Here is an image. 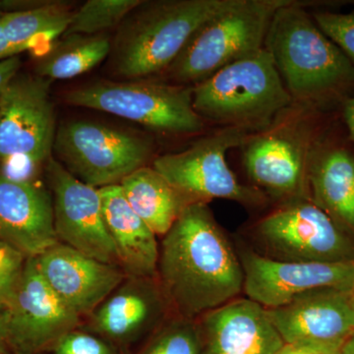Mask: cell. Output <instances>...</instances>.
Listing matches in <instances>:
<instances>
[{
    "mask_svg": "<svg viewBox=\"0 0 354 354\" xmlns=\"http://www.w3.org/2000/svg\"><path fill=\"white\" fill-rule=\"evenodd\" d=\"M157 279L171 312L188 320H197L243 291L239 254L207 203L188 205L164 235Z\"/></svg>",
    "mask_w": 354,
    "mask_h": 354,
    "instance_id": "1",
    "label": "cell"
},
{
    "mask_svg": "<svg viewBox=\"0 0 354 354\" xmlns=\"http://www.w3.org/2000/svg\"><path fill=\"white\" fill-rule=\"evenodd\" d=\"M264 48L293 101L317 106L351 97L354 65L300 4L288 0L279 7Z\"/></svg>",
    "mask_w": 354,
    "mask_h": 354,
    "instance_id": "2",
    "label": "cell"
},
{
    "mask_svg": "<svg viewBox=\"0 0 354 354\" xmlns=\"http://www.w3.org/2000/svg\"><path fill=\"white\" fill-rule=\"evenodd\" d=\"M236 1H143L121 27L114 46V69L127 79L167 70L204 23Z\"/></svg>",
    "mask_w": 354,
    "mask_h": 354,
    "instance_id": "3",
    "label": "cell"
},
{
    "mask_svg": "<svg viewBox=\"0 0 354 354\" xmlns=\"http://www.w3.org/2000/svg\"><path fill=\"white\" fill-rule=\"evenodd\" d=\"M192 94L193 108L203 120L256 131L293 102L265 48L193 86Z\"/></svg>",
    "mask_w": 354,
    "mask_h": 354,
    "instance_id": "4",
    "label": "cell"
},
{
    "mask_svg": "<svg viewBox=\"0 0 354 354\" xmlns=\"http://www.w3.org/2000/svg\"><path fill=\"white\" fill-rule=\"evenodd\" d=\"M288 0H237L204 23L167 68L178 84H197L264 48L270 23Z\"/></svg>",
    "mask_w": 354,
    "mask_h": 354,
    "instance_id": "5",
    "label": "cell"
},
{
    "mask_svg": "<svg viewBox=\"0 0 354 354\" xmlns=\"http://www.w3.org/2000/svg\"><path fill=\"white\" fill-rule=\"evenodd\" d=\"M260 255L286 262L354 263V237L309 197L283 202L253 228Z\"/></svg>",
    "mask_w": 354,
    "mask_h": 354,
    "instance_id": "6",
    "label": "cell"
},
{
    "mask_svg": "<svg viewBox=\"0 0 354 354\" xmlns=\"http://www.w3.org/2000/svg\"><path fill=\"white\" fill-rule=\"evenodd\" d=\"M257 132L249 127H223L183 152L156 158L153 167L190 203L227 199L261 206L267 201L264 193L239 183L227 162L228 151L243 147Z\"/></svg>",
    "mask_w": 354,
    "mask_h": 354,
    "instance_id": "7",
    "label": "cell"
},
{
    "mask_svg": "<svg viewBox=\"0 0 354 354\" xmlns=\"http://www.w3.org/2000/svg\"><path fill=\"white\" fill-rule=\"evenodd\" d=\"M192 90L151 81H101L70 91L65 101L120 116L155 131L194 134L201 131L204 120L193 108Z\"/></svg>",
    "mask_w": 354,
    "mask_h": 354,
    "instance_id": "8",
    "label": "cell"
},
{
    "mask_svg": "<svg viewBox=\"0 0 354 354\" xmlns=\"http://www.w3.org/2000/svg\"><path fill=\"white\" fill-rule=\"evenodd\" d=\"M53 150L70 174L100 189L120 184L133 171L145 167L152 145L138 135L78 120L58 128Z\"/></svg>",
    "mask_w": 354,
    "mask_h": 354,
    "instance_id": "9",
    "label": "cell"
},
{
    "mask_svg": "<svg viewBox=\"0 0 354 354\" xmlns=\"http://www.w3.org/2000/svg\"><path fill=\"white\" fill-rule=\"evenodd\" d=\"M50 80L20 73L0 92V162H48L55 145V113Z\"/></svg>",
    "mask_w": 354,
    "mask_h": 354,
    "instance_id": "10",
    "label": "cell"
},
{
    "mask_svg": "<svg viewBox=\"0 0 354 354\" xmlns=\"http://www.w3.org/2000/svg\"><path fill=\"white\" fill-rule=\"evenodd\" d=\"M3 306L11 354H38L75 330L81 321L44 281L35 258H28L19 283Z\"/></svg>",
    "mask_w": 354,
    "mask_h": 354,
    "instance_id": "11",
    "label": "cell"
},
{
    "mask_svg": "<svg viewBox=\"0 0 354 354\" xmlns=\"http://www.w3.org/2000/svg\"><path fill=\"white\" fill-rule=\"evenodd\" d=\"M246 297L266 309L279 308L310 291H354V263L286 262L265 257L244 244L237 247Z\"/></svg>",
    "mask_w": 354,
    "mask_h": 354,
    "instance_id": "12",
    "label": "cell"
},
{
    "mask_svg": "<svg viewBox=\"0 0 354 354\" xmlns=\"http://www.w3.org/2000/svg\"><path fill=\"white\" fill-rule=\"evenodd\" d=\"M46 174L53 191L58 241L88 257L120 267L99 189L79 180L53 158L46 162Z\"/></svg>",
    "mask_w": 354,
    "mask_h": 354,
    "instance_id": "13",
    "label": "cell"
},
{
    "mask_svg": "<svg viewBox=\"0 0 354 354\" xmlns=\"http://www.w3.org/2000/svg\"><path fill=\"white\" fill-rule=\"evenodd\" d=\"M307 127L255 133L243 148V165L255 187L283 202L309 197L307 172L315 140Z\"/></svg>",
    "mask_w": 354,
    "mask_h": 354,
    "instance_id": "14",
    "label": "cell"
},
{
    "mask_svg": "<svg viewBox=\"0 0 354 354\" xmlns=\"http://www.w3.org/2000/svg\"><path fill=\"white\" fill-rule=\"evenodd\" d=\"M267 311L285 344L342 348L354 333V291H310Z\"/></svg>",
    "mask_w": 354,
    "mask_h": 354,
    "instance_id": "15",
    "label": "cell"
},
{
    "mask_svg": "<svg viewBox=\"0 0 354 354\" xmlns=\"http://www.w3.org/2000/svg\"><path fill=\"white\" fill-rule=\"evenodd\" d=\"M35 259L53 292L81 318L90 316L127 278L120 267L84 255L62 242Z\"/></svg>",
    "mask_w": 354,
    "mask_h": 354,
    "instance_id": "16",
    "label": "cell"
},
{
    "mask_svg": "<svg viewBox=\"0 0 354 354\" xmlns=\"http://www.w3.org/2000/svg\"><path fill=\"white\" fill-rule=\"evenodd\" d=\"M202 354H277L285 342L267 309L249 298H235L197 319Z\"/></svg>",
    "mask_w": 354,
    "mask_h": 354,
    "instance_id": "17",
    "label": "cell"
},
{
    "mask_svg": "<svg viewBox=\"0 0 354 354\" xmlns=\"http://www.w3.org/2000/svg\"><path fill=\"white\" fill-rule=\"evenodd\" d=\"M0 239L27 258H35L58 243L53 200L32 181L0 172Z\"/></svg>",
    "mask_w": 354,
    "mask_h": 354,
    "instance_id": "18",
    "label": "cell"
},
{
    "mask_svg": "<svg viewBox=\"0 0 354 354\" xmlns=\"http://www.w3.org/2000/svg\"><path fill=\"white\" fill-rule=\"evenodd\" d=\"M171 312L157 278L127 277L91 314L92 332L124 342L158 327Z\"/></svg>",
    "mask_w": 354,
    "mask_h": 354,
    "instance_id": "19",
    "label": "cell"
},
{
    "mask_svg": "<svg viewBox=\"0 0 354 354\" xmlns=\"http://www.w3.org/2000/svg\"><path fill=\"white\" fill-rule=\"evenodd\" d=\"M308 196L354 237V152L337 140L315 142L307 172Z\"/></svg>",
    "mask_w": 354,
    "mask_h": 354,
    "instance_id": "20",
    "label": "cell"
},
{
    "mask_svg": "<svg viewBox=\"0 0 354 354\" xmlns=\"http://www.w3.org/2000/svg\"><path fill=\"white\" fill-rule=\"evenodd\" d=\"M99 191L104 221L120 269L127 277L157 278L160 257L157 234L135 213L120 184Z\"/></svg>",
    "mask_w": 354,
    "mask_h": 354,
    "instance_id": "21",
    "label": "cell"
},
{
    "mask_svg": "<svg viewBox=\"0 0 354 354\" xmlns=\"http://www.w3.org/2000/svg\"><path fill=\"white\" fill-rule=\"evenodd\" d=\"M131 208L157 235L169 232L192 204L153 167H140L120 183Z\"/></svg>",
    "mask_w": 354,
    "mask_h": 354,
    "instance_id": "22",
    "label": "cell"
},
{
    "mask_svg": "<svg viewBox=\"0 0 354 354\" xmlns=\"http://www.w3.org/2000/svg\"><path fill=\"white\" fill-rule=\"evenodd\" d=\"M73 12L68 4L46 2L4 13L0 17V55L4 59L17 57L38 37L64 35Z\"/></svg>",
    "mask_w": 354,
    "mask_h": 354,
    "instance_id": "23",
    "label": "cell"
},
{
    "mask_svg": "<svg viewBox=\"0 0 354 354\" xmlns=\"http://www.w3.org/2000/svg\"><path fill=\"white\" fill-rule=\"evenodd\" d=\"M111 44L101 35H70L39 58L36 71L44 79L65 80L82 75L108 57Z\"/></svg>",
    "mask_w": 354,
    "mask_h": 354,
    "instance_id": "24",
    "label": "cell"
},
{
    "mask_svg": "<svg viewBox=\"0 0 354 354\" xmlns=\"http://www.w3.org/2000/svg\"><path fill=\"white\" fill-rule=\"evenodd\" d=\"M142 3V0H88L72 14L64 36H93L115 27Z\"/></svg>",
    "mask_w": 354,
    "mask_h": 354,
    "instance_id": "25",
    "label": "cell"
},
{
    "mask_svg": "<svg viewBox=\"0 0 354 354\" xmlns=\"http://www.w3.org/2000/svg\"><path fill=\"white\" fill-rule=\"evenodd\" d=\"M141 354H202L197 320L174 316L160 326Z\"/></svg>",
    "mask_w": 354,
    "mask_h": 354,
    "instance_id": "26",
    "label": "cell"
},
{
    "mask_svg": "<svg viewBox=\"0 0 354 354\" xmlns=\"http://www.w3.org/2000/svg\"><path fill=\"white\" fill-rule=\"evenodd\" d=\"M316 24L354 65V11L348 13L318 11L312 14Z\"/></svg>",
    "mask_w": 354,
    "mask_h": 354,
    "instance_id": "27",
    "label": "cell"
},
{
    "mask_svg": "<svg viewBox=\"0 0 354 354\" xmlns=\"http://www.w3.org/2000/svg\"><path fill=\"white\" fill-rule=\"evenodd\" d=\"M28 258L0 239V305L6 304L19 283Z\"/></svg>",
    "mask_w": 354,
    "mask_h": 354,
    "instance_id": "28",
    "label": "cell"
},
{
    "mask_svg": "<svg viewBox=\"0 0 354 354\" xmlns=\"http://www.w3.org/2000/svg\"><path fill=\"white\" fill-rule=\"evenodd\" d=\"M53 354H114L108 342L101 337L72 330L53 344Z\"/></svg>",
    "mask_w": 354,
    "mask_h": 354,
    "instance_id": "29",
    "label": "cell"
},
{
    "mask_svg": "<svg viewBox=\"0 0 354 354\" xmlns=\"http://www.w3.org/2000/svg\"><path fill=\"white\" fill-rule=\"evenodd\" d=\"M342 349L339 346L285 344L277 354H342Z\"/></svg>",
    "mask_w": 354,
    "mask_h": 354,
    "instance_id": "30",
    "label": "cell"
},
{
    "mask_svg": "<svg viewBox=\"0 0 354 354\" xmlns=\"http://www.w3.org/2000/svg\"><path fill=\"white\" fill-rule=\"evenodd\" d=\"M21 68V60L18 57L7 58L0 62V92L3 90L9 81L13 78Z\"/></svg>",
    "mask_w": 354,
    "mask_h": 354,
    "instance_id": "31",
    "label": "cell"
},
{
    "mask_svg": "<svg viewBox=\"0 0 354 354\" xmlns=\"http://www.w3.org/2000/svg\"><path fill=\"white\" fill-rule=\"evenodd\" d=\"M342 116L348 128L349 140L354 144V95L342 102Z\"/></svg>",
    "mask_w": 354,
    "mask_h": 354,
    "instance_id": "32",
    "label": "cell"
},
{
    "mask_svg": "<svg viewBox=\"0 0 354 354\" xmlns=\"http://www.w3.org/2000/svg\"><path fill=\"white\" fill-rule=\"evenodd\" d=\"M0 354H11L7 342V330L4 306L0 305Z\"/></svg>",
    "mask_w": 354,
    "mask_h": 354,
    "instance_id": "33",
    "label": "cell"
},
{
    "mask_svg": "<svg viewBox=\"0 0 354 354\" xmlns=\"http://www.w3.org/2000/svg\"><path fill=\"white\" fill-rule=\"evenodd\" d=\"M342 354H354V333L342 346Z\"/></svg>",
    "mask_w": 354,
    "mask_h": 354,
    "instance_id": "34",
    "label": "cell"
},
{
    "mask_svg": "<svg viewBox=\"0 0 354 354\" xmlns=\"http://www.w3.org/2000/svg\"><path fill=\"white\" fill-rule=\"evenodd\" d=\"M4 6H6V4H3V2L0 1V17L6 12V11L4 10Z\"/></svg>",
    "mask_w": 354,
    "mask_h": 354,
    "instance_id": "35",
    "label": "cell"
}]
</instances>
